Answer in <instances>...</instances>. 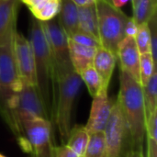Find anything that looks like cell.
I'll list each match as a JSON object with an SVG mask.
<instances>
[{
  "label": "cell",
  "mask_w": 157,
  "mask_h": 157,
  "mask_svg": "<svg viewBox=\"0 0 157 157\" xmlns=\"http://www.w3.org/2000/svg\"><path fill=\"white\" fill-rule=\"evenodd\" d=\"M0 157H6V156H5V155H3L2 154H0Z\"/></svg>",
  "instance_id": "obj_36"
},
{
  "label": "cell",
  "mask_w": 157,
  "mask_h": 157,
  "mask_svg": "<svg viewBox=\"0 0 157 157\" xmlns=\"http://www.w3.org/2000/svg\"><path fill=\"white\" fill-rule=\"evenodd\" d=\"M150 31V47L151 54L155 63H157V15L155 13L147 22Z\"/></svg>",
  "instance_id": "obj_26"
},
{
  "label": "cell",
  "mask_w": 157,
  "mask_h": 157,
  "mask_svg": "<svg viewBox=\"0 0 157 157\" xmlns=\"http://www.w3.org/2000/svg\"><path fill=\"white\" fill-rule=\"evenodd\" d=\"M18 0H0V46L13 40Z\"/></svg>",
  "instance_id": "obj_12"
},
{
  "label": "cell",
  "mask_w": 157,
  "mask_h": 157,
  "mask_svg": "<svg viewBox=\"0 0 157 157\" xmlns=\"http://www.w3.org/2000/svg\"><path fill=\"white\" fill-rule=\"evenodd\" d=\"M125 157H144L143 151L141 150H135V149H131L127 154Z\"/></svg>",
  "instance_id": "obj_31"
},
{
  "label": "cell",
  "mask_w": 157,
  "mask_h": 157,
  "mask_svg": "<svg viewBox=\"0 0 157 157\" xmlns=\"http://www.w3.org/2000/svg\"><path fill=\"white\" fill-rule=\"evenodd\" d=\"M81 84V77L74 69L55 73L52 116L64 144L71 130L72 112Z\"/></svg>",
  "instance_id": "obj_3"
},
{
  "label": "cell",
  "mask_w": 157,
  "mask_h": 157,
  "mask_svg": "<svg viewBox=\"0 0 157 157\" xmlns=\"http://www.w3.org/2000/svg\"><path fill=\"white\" fill-rule=\"evenodd\" d=\"M128 128L132 149L143 151L146 135V116L142 85L121 69L117 98Z\"/></svg>",
  "instance_id": "obj_1"
},
{
  "label": "cell",
  "mask_w": 157,
  "mask_h": 157,
  "mask_svg": "<svg viewBox=\"0 0 157 157\" xmlns=\"http://www.w3.org/2000/svg\"><path fill=\"white\" fill-rule=\"evenodd\" d=\"M41 24L54 61L55 73L73 70L69 53L68 37L60 25L57 17L41 22Z\"/></svg>",
  "instance_id": "obj_8"
},
{
  "label": "cell",
  "mask_w": 157,
  "mask_h": 157,
  "mask_svg": "<svg viewBox=\"0 0 157 157\" xmlns=\"http://www.w3.org/2000/svg\"><path fill=\"white\" fill-rule=\"evenodd\" d=\"M114 101L108 96V90L102 89L96 97L93 98L89 118L85 125L90 133L102 132L109 118Z\"/></svg>",
  "instance_id": "obj_10"
},
{
  "label": "cell",
  "mask_w": 157,
  "mask_h": 157,
  "mask_svg": "<svg viewBox=\"0 0 157 157\" xmlns=\"http://www.w3.org/2000/svg\"><path fill=\"white\" fill-rule=\"evenodd\" d=\"M60 0H40L29 6V10L36 19L44 22L57 17Z\"/></svg>",
  "instance_id": "obj_18"
},
{
  "label": "cell",
  "mask_w": 157,
  "mask_h": 157,
  "mask_svg": "<svg viewBox=\"0 0 157 157\" xmlns=\"http://www.w3.org/2000/svg\"><path fill=\"white\" fill-rule=\"evenodd\" d=\"M96 5L100 44L117 56L119 44L125 38L124 29L129 17L110 2L97 0Z\"/></svg>",
  "instance_id": "obj_4"
},
{
  "label": "cell",
  "mask_w": 157,
  "mask_h": 157,
  "mask_svg": "<svg viewBox=\"0 0 157 157\" xmlns=\"http://www.w3.org/2000/svg\"><path fill=\"white\" fill-rule=\"evenodd\" d=\"M57 17L60 25L68 38L79 30L78 6L72 0H60Z\"/></svg>",
  "instance_id": "obj_15"
},
{
  "label": "cell",
  "mask_w": 157,
  "mask_h": 157,
  "mask_svg": "<svg viewBox=\"0 0 157 157\" xmlns=\"http://www.w3.org/2000/svg\"><path fill=\"white\" fill-rule=\"evenodd\" d=\"M136 46L140 54L142 53H151L150 47V31L148 28V24L144 23L139 26L136 36L134 37Z\"/></svg>",
  "instance_id": "obj_24"
},
{
  "label": "cell",
  "mask_w": 157,
  "mask_h": 157,
  "mask_svg": "<svg viewBox=\"0 0 157 157\" xmlns=\"http://www.w3.org/2000/svg\"><path fill=\"white\" fill-rule=\"evenodd\" d=\"M22 84L15 61L13 40L0 46V104L3 113H6V105L10 98L18 91Z\"/></svg>",
  "instance_id": "obj_7"
},
{
  "label": "cell",
  "mask_w": 157,
  "mask_h": 157,
  "mask_svg": "<svg viewBox=\"0 0 157 157\" xmlns=\"http://www.w3.org/2000/svg\"><path fill=\"white\" fill-rule=\"evenodd\" d=\"M96 3L84 6H78V22L79 30L88 33L99 40L98 10Z\"/></svg>",
  "instance_id": "obj_16"
},
{
  "label": "cell",
  "mask_w": 157,
  "mask_h": 157,
  "mask_svg": "<svg viewBox=\"0 0 157 157\" xmlns=\"http://www.w3.org/2000/svg\"><path fill=\"white\" fill-rule=\"evenodd\" d=\"M13 50L18 75L21 80L35 86L37 85L34 55L29 39L17 30L13 38Z\"/></svg>",
  "instance_id": "obj_9"
},
{
  "label": "cell",
  "mask_w": 157,
  "mask_h": 157,
  "mask_svg": "<svg viewBox=\"0 0 157 157\" xmlns=\"http://www.w3.org/2000/svg\"><path fill=\"white\" fill-rule=\"evenodd\" d=\"M69 39L78 44H81V45H84L86 47L98 49L101 46L100 41L98 38H96L88 33H86L84 31H81V30H78L77 32L73 34L71 37H69Z\"/></svg>",
  "instance_id": "obj_25"
},
{
  "label": "cell",
  "mask_w": 157,
  "mask_h": 157,
  "mask_svg": "<svg viewBox=\"0 0 157 157\" xmlns=\"http://www.w3.org/2000/svg\"><path fill=\"white\" fill-rule=\"evenodd\" d=\"M79 75L81 77L82 82L86 84L88 93L92 98L96 97L102 89H105L103 87L102 79L96 71V69L93 67V65L85 69Z\"/></svg>",
  "instance_id": "obj_21"
},
{
  "label": "cell",
  "mask_w": 157,
  "mask_h": 157,
  "mask_svg": "<svg viewBox=\"0 0 157 157\" xmlns=\"http://www.w3.org/2000/svg\"><path fill=\"white\" fill-rule=\"evenodd\" d=\"M105 1H108V2H110V3H112V2H111V0H105Z\"/></svg>",
  "instance_id": "obj_37"
},
{
  "label": "cell",
  "mask_w": 157,
  "mask_h": 157,
  "mask_svg": "<svg viewBox=\"0 0 157 157\" xmlns=\"http://www.w3.org/2000/svg\"><path fill=\"white\" fill-rule=\"evenodd\" d=\"M70 60L74 70L80 75L85 69L93 64L97 49L78 44L68 38Z\"/></svg>",
  "instance_id": "obj_14"
},
{
  "label": "cell",
  "mask_w": 157,
  "mask_h": 157,
  "mask_svg": "<svg viewBox=\"0 0 157 157\" xmlns=\"http://www.w3.org/2000/svg\"><path fill=\"white\" fill-rule=\"evenodd\" d=\"M146 120L157 111V72L155 71L147 83L143 86Z\"/></svg>",
  "instance_id": "obj_19"
},
{
  "label": "cell",
  "mask_w": 157,
  "mask_h": 157,
  "mask_svg": "<svg viewBox=\"0 0 157 157\" xmlns=\"http://www.w3.org/2000/svg\"><path fill=\"white\" fill-rule=\"evenodd\" d=\"M106 157H125L132 149L128 128L119 102L115 99L104 128Z\"/></svg>",
  "instance_id": "obj_5"
},
{
  "label": "cell",
  "mask_w": 157,
  "mask_h": 157,
  "mask_svg": "<svg viewBox=\"0 0 157 157\" xmlns=\"http://www.w3.org/2000/svg\"><path fill=\"white\" fill-rule=\"evenodd\" d=\"M83 157H106V143L104 132L89 134V140Z\"/></svg>",
  "instance_id": "obj_22"
},
{
  "label": "cell",
  "mask_w": 157,
  "mask_h": 157,
  "mask_svg": "<svg viewBox=\"0 0 157 157\" xmlns=\"http://www.w3.org/2000/svg\"><path fill=\"white\" fill-rule=\"evenodd\" d=\"M21 1H22V2H23V3H25V4H26V5H27V4H28V3H29V0H21Z\"/></svg>",
  "instance_id": "obj_35"
},
{
  "label": "cell",
  "mask_w": 157,
  "mask_h": 157,
  "mask_svg": "<svg viewBox=\"0 0 157 157\" xmlns=\"http://www.w3.org/2000/svg\"><path fill=\"white\" fill-rule=\"evenodd\" d=\"M154 1H155V2H156V3H157V0H154Z\"/></svg>",
  "instance_id": "obj_38"
},
{
  "label": "cell",
  "mask_w": 157,
  "mask_h": 157,
  "mask_svg": "<svg viewBox=\"0 0 157 157\" xmlns=\"http://www.w3.org/2000/svg\"><path fill=\"white\" fill-rule=\"evenodd\" d=\"M139 25L135 22V20L132 17H128L126 25H125V29H124V34L125 37H132L134 38L137 34Z\"/></svg>",
  "instance_id": "obj_29"
},
{
  "label": "cell",
  "mask_w": 157,
  "mask_h": 157,
  "mask_svg": "<svg viewBox=\"0 0 157 157\" xmlns=\"http://www.w3.org/2000/svg\"><path fill=\"white\" fill-rule=\"evenodd\" d=\"M117 59L120 60L121 69L140 83V52L134 38L125 37L121 41L117 51Z\"/></svg>",
  "instance_id": "obj_11"
},
{
  "label": "cell",
  "mask_w": 157,
  "mask_h": 157,
  "mask_svg": "<svg viewBox=\"0 0 157 157\" xmlns=\"http://www.w3.org/2000/svg\"><path fill=\"white\" fill-rule=\"evenodd\" d=\"M129 1H130V0H111L112 5H113L115 7H117V8H121V7H122L124 5H126V4H127Z\"/></svg>",
  "instance_id": "obj_33"
},
{
  "label": "cell",
  "mask_w": 157,
  "mask_h": 157,
  "mask_svg": "<svg viewBox=\"0 0 157 157\" xmlns=\"http://www.w3.org/2000/svg\"><path fill=\"white\" fill-rule=\"evenodd\" d=\"M147 157H157V140L147 137Z\"/></svg>",
  "instance_id": "obj_30"
},
{
  "label": "cell",
  "mask_w": 157,
  "mask_h": 157,
  "mask_svg": "<svg viewBox=\"0 0 157 157\" xmlns=\"http://www.w3.org/2000/svg\"><path fill=\"white\" fill-rule=\"evenodd\" d=\"M157 3L154 0H132V18L140 26L147 23L152 16L156 13Z\"/></svg>",
  "instance_id": "obj_20"
},
{
  "label": "cell",
  "mask_w": 157,
  "mask_h": 157,
  "mask_svg": "<svg viewBox=\"0 0 157 157\" xmlns=\"http://www.w3.org/2000/svg\"><path fill=\"white\" fill-rule=\"evenodd\" d=\"M157 111L153 113L146 120V137L157 140Z\"/></svg>",
  "instance_id": "obj_27"
},
{
  "label": "cell",
  "mask_w": 157,
  "mask_h": 157,
  "mask_svg": "<svg viewBox=\"0 0 157 157\" xmlns=\"http://www.w3.org/2000/svg\"><path fill=\"white\" fill-rule=\"evenodd\" d=\"M51 157H79L74 153L66 144H62L59 146H52Z\"/></svg>",
  "instance_id": "obj_28"
},
{
  "label": "cell",
  "mask_w": 157,
  "mask_h": 157,
  "mask_svg": "<svg viewBox=\"0 0 157 157\" xmlns=\"http://www.w3.org/2000/svg\"><path fill=\"white\" fill-rule=\"evenodd\" d=\"M89 140V132L83 125H75L69 132L66 144L79 157H83Z\"/></svg>",
  "instance_id": "obj_17"
},
{
  "label": "cell",
  "mask_w": 157,
  "mask_h": 157,
  "mask_svg": "<svg viewBox=\"0 0 157 157\" xmlns=\"http://www.w3.org/2000/svg\"><path fill=\"white\" fill-rule=\"evenodd\" d=\"M156 71V64L150 52L140 54V83L144 86Z\"/></svg>",
  "instance_id": "obj_23"
},
{
  "label": "cell",
  "mask_w": 157,
  "mask_h": 157,
  "mask_svg": "<svg viewBox=\"0 0 157 157\" xmlns=\"http://www.w3.org/2000/svg\"><path fill=\"white\" fill-rule=\"evenodd\" d=\"M38 1H40V0H29V3L27 4V6H29V5H31V4H33V3H35V2H38Z\"/></svg>",
  "instance_id": "obj_34"
},
{
  "label": "cell",
  "mask_w": 157,
  "mask_h": 157,
  "mask_svg": "<svg viewBox=\"0 0 157 157\" xmlns=\"http://www.w3.org/2000/svg\"><path fill=\"white\" fill-rule=\"evenodd\" d=\"M20 132L25 134V144L33 157H51L52 122L44 118H26L19 122Z\"/></svg>",
  "instance_id": "obj_6"
},
{
  "label": "cell",
  "mask_w": 157,
  "mask_h": 157,
  "mask_svg": "<svg viewBox=\"0 0 157 157\" xmlns=\"http://www.w3.org/2000/svg\"><path fill=\"white\" fill-rule=\"evenodd\" d=\"M29 40L34 55L36 87L48 116H51L55 84V66L42 24L36 18L32 20Z\"/></svg>",
  "instance_id": "obj_2"
},
{
  "label": "cell",
  "mask_w": 157,
  "mask_h": 157,
  "mask_svg": "<svg viewBox=\"0 0 157 157\" xmlns=\"http://www.w3.org/2000/svg\"><path fill=\"white\" fill-rule=\"evenodd\" d=\"M116 61L117 56L109 50L102 46L97 49L92 65L100 75L103 82V87L105 89L109 88V85L116 65Z\"/></svg>",
  "instance_id": "obj_13"
},
{
  "label": "cell",
  "mask_w": 157,
  "mask_h": 157,
  "mask_svg": "<svg viewBox=\"0 0 157 157\" xmlns=\"http://www.w3.org/2000/svg\"><path fill=\"white\" fill-rule=\"evenodd\" d=\"M77 6H84L91 4H95L97 0H72Z\"/></svg>",
  "instance_id": "obj_32"
}]
</instances>
